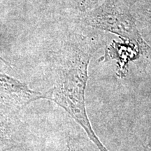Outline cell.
<instances>
[{
	"mask_svg": "<svg viewBox=\"0 0 151 151\" xmlns=\"http://www.w3.org/2000/svg\"><path fill=\"white\" fill-rule=\"evenodd\" d=\"M83 21L86 25L126 39L140 49L146 62H151V46L141 35L130 0H104L88 11Z\"/></svg>",
	"mask_w": 151,
	"mask_h": 151,
	"instance_id": "cell-2",
	"label": "cell"
},
{
	"mask_svg": "<svg viewBox=\"0 0 151 151\" xmlns=\"http://www.w3.org/2000/svg\"><path fill=\"white\" fill-rule=\"evenodd\" d=\"M141 108L142 110V116L147 125L151 130V80L148 81L145 92L141 95Z\"/></svg>",
	"mask_w": 151,
	"mask_h": 151,
	"instance_id": "cell-6",
	"label": "cell"
},
{
	"mask_svg": "<svg viewBox=\"0 0 151 151\" xmlns=\"http://www.w3.org/2000/svg\"><path fill=\"white\" fill-rule=\"evenodd\" d=\"M99 0H80V6L84 11H90L94 8L99 2Z\"/></svg>",
	"mask_w": 151,
	"mask_h": 151,
	"instance_id": "cell-8",
	"label": "cell"
},
{
	"mask_svg": "<svg viewBox=\"0 0 151 151\" xmlns=\"http://www.w3.org/2000/svg\"><path fill=\"white\" fill-rule=\"evenodd\" d=\"M15 118L16 115L0 112V151L20 146V122Z\"/></svg>",
	"mask_w": 151,
	"mask_h": 151,
	"instance_id": "cell-4",
	"label": "cell"
},
{
	"mask_svg": "<svg viewBox=\"0 0 151 151\" xmlns=\"http://www.w3.org/2000/svg\"><path fill=\"white\" fill-rule=\"evenodd\" d=\"M0 60H1V62H4V64H5V65H6L7 66H9V67H11V65H10V64H9L8 62H6V60H4L2 58H1V57H0Z\"/></svg>",
	"mask_w": 151,
	"mask_h": 151,
	"instance_id": "cell-9",
	"label": "cell"
},
{
	"mask_svg": "<svg viewBox=\"0 0 151 151\" xmlns=\"http://www.w3.org/2000/svg\"><path fill=\"white\" fill-rule=\"evenodd\" d=\"M63 151H83V148L80 146V143L78 141L70 137L67 139V144Z\"/></svg>",
	"mask_w": 151,
	"mask_h": 151,
	"instance_id": "cell-7",
	"label": "cell"
},
{
	"mask_svg": "<svg viewBox=\"0 0 151 151\" xmlns=\"http://www.w3.org/2000/svg\"><path fill=\"white\" fill-rule=\"evenodd\" d=\"M141 35L151 46V0H130Z\"/></svg>",
	"mask_w": 151,
	"mask_h": 151,
	"instance_id": "cell-5",
	"label": "cell"
},
{
	"mask_svg": "<svg viewBox=\"0 0 151 151\" xmlns=\"http://www.w3.org/2000/svg\"><path fill=\"white\" fill-rule=\"evenodd\" d=\"M46 98V92L32 90L25 83L0 73V112L16 115L30 103Z\"/></svg>",
	"mask_w": 151,
	"mask_h": 151,
	"instance_id": "cell-3",
	"label": "cell"
},
{
	"mask_svg": "<svg viewBox=\"0 0 151 151\" xmlns=\"http://www.w3.org/2000/svg\"><path fill=\"white\" fill-rule=\"evenodd\" d=\"M92 56L91 50L78 48L62 58L55 69L54 86L46 92V99L63 109L99 151H109L93 130L86 110V90Z\"/></svg>",
	"mask_w": 151,
	"mask_h": 151,
	"instance_id": "cell-1",
	"label": "cell"
}]
</instances>
